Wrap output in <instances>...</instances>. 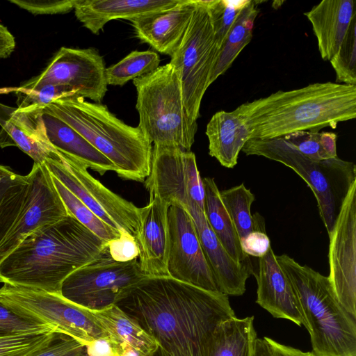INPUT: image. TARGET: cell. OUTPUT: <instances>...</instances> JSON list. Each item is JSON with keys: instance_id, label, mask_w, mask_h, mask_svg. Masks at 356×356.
Wrapping results in <instances>:
<instances>
[{"instance_id": "obj_28", "label": "cell", "mask_w": 356, "mask_h": 356, "mask_svg": "<svg viewBox=\"0 0 356 356\" xmlns=\"http://www.w3.org/2000/svg\"><path fill=\"white\" fill-rule=\"evenodd\" d=\"M204 188V213L207 221L229 256L237 263L250 262L241 246L234 223L220 198L213 178L202 179Z\"/></svg>"}, {"instance_id": "obj_10", "label": "cell", "mask_w": 356, "mask_h": 356, "mask_svg": "<svg viewBox=\"0 0 356 356\" xmlns=\"http://www.w3.org/2000/svg\"><path fill=\"white\" fill-rule=\"evenodd\" d=\"M145 275L138 258L129 261L112 259L108 251L70 274L61 286V296L92 312L109 308Z\"/></svg>"}, {"instance_id": "obj_35", "label": "cell", "mask_w": 356, "mask_h": 356, "mask_svg": "<svg viewBox=\"0 0 356 356\" xmlns=\"http://www.w3.org/2000/svg\"><path fill=\"white\" fill-rule=\"evenodd\" d=\"M330 61L336 73V83L356 86V17Z\"/></svg>"}, {"instance_id": "obj_43", "label": "cell", "mask_w": 356, "mask_h": 356, "mask_svg": "<svg viewBox=\"0 0 356 356\" xmlns=\"http://www.w3.org/2000/svg\"><path fill=\"white\" fill-rule=\"evenodd\" d=\"M243 252L248 256L261 257L270 247V240L265 232L255 231L240 241Z\"/></svg>"}, {"instance_id": "obj_17", "label": "cell", "mask_w": 356, "mask_h": 356, "mask_svg": "<svg viewBox=\"0 0 356 356\" xmlns=\"http://www.w3.org/2000/svg\"><path fill=\"white\" fill-rule=\"evenodd\" d=\"M182 206L191 216L206 259L219 292L227 296H241L246 281L254 273L251 262L237 263L228 254L209 227L204 211L193 202Z\"/></svg>"}, {"instance_id": "obj_13", "label": "cell", "mask_w": 356, "mask_h": 356, "mask_svg": "<svg viewBox=\"0 0 356 356\" xmlns=\"http://www.w3.org/2000/svg\"><path fill=\"white\" fill-rule=\"evenodd\" d=\"M328 236L329 282L338 301L356 318V181L350 186Z\"/></svg>"}, {"instance_id": "obj_12", "label": "cell", "mask_w": 356, "mask_h": 356, "mask_svg": "<svg viewBox=\"0 0 356 356\" xmlns=\"http://www.w3.org/2000/svg\"><path fill=\"white\" fill-rule=\"evenodd\" d=\"M145 186L149 197H158L168 206L193 202L204 211V184L191 151L154 145Z\"/></svg>"}, {"instance_id": "obj_5", "label": "cell", "mask_w": 356, "mask_h": 356, "mask_svg": "<svg viewBox=\"0 0 356 356\" xmlns=\"http://www.w3.org/2000/svg\"><path fill=\"white\" fill-rule=\"evenodd\" d=\"M276 259L294 289L313 356H356V318L338 301L328 277L287 254Z\"/></svg>"}, {"instance_id": "obj_40", "label": "cell", "mask_w": 356, "mask_h": 356, "mask_svg": "<svg viewBox=\"0 0 356 356\" xmlns=\"http://www.w3.org/2000/svg\"><path fill=\"white\" fill-rule=\"evenodd\" d=\"M54 332L0 337V356H26L44 344Z\"/></svg>"}, {"instance_id": "obj_14", "label": "cell", "mask_w": 356, "mask_h": 356, "mask_svg": "<svg viewBox=\"0 0 356 356\" xmlns=\"http://www.w3.org/2000/svg\"><path fill=\"white\" fill-rule=\"evenodd\" d=\"M103 57L94 48L61 47L45 68L19 87L34 88L46 84L68 86L77 95L100 103L107 91Z\"/></svg>"}, {"instance_id": "obj_39", "label": "cell", "mask_w": 356, "mask_h": 356, "mask_svg": "<svg viewBox=\"0 0 356 356\" xmlns=\"http://www.w3.org/2000/svg\"><path fill=\"white\" fill-rule=\"evenodd\" d=\"M26 356H89L87 346L65 333L54 331L42 346Z\"/></svg>"}, {"instance_id": "obj_24", "label": "cell", "mask_w": 356, "mask_h": 356, "mask_svg": "<svg viewBox=\"0 0 356 356\" xmlns=\"http://www.w3.org/2000/svg\"><path fill=\"white\" fill-rule=\"evenodd\" d=\"M50 143L59 152L87 168L104 175L116 171L114 164L72 127L54 115L36 107Z\"/></svg>"}, {"instance_id": "obj_25", "label": "cell", "mask_w": 356, "mask_h": 356, "mask_svg": "<svg viewBox=\"0 0 356 356\" xmlns=\"http://www.w3.org/2000/svg\"><path fill=\"white\" fill-rule=\"evenodd\" d=\"M95 313L119 356H153L158 349L157 341L118 306Z\"/></svg>"}, {"instance_id": "obj_23", "label": "cell", "mask_w": 356, "mask_h": 356, "mask_svg": "<svg viewBox=\"0 0 356 356\" xmlns=\"http://www.w3.org/2000/svg\"><path fill=\"white\" fill-rule=\"evenodd\" d=\"M304 15L312 26L322 59L330 60L356 17L355 1L323 0Z\"/></svg>"}, {"instance_id": "obj_16", "label": "cell", "mask_w": 356, "mask_h": 356, "mask_svg": "<svg viewBox=\"0 0 356 356\" xmlns=\"http://www.w3.org/2000/svg\"><path fill=\"white\" fill-rule=\"evenodd\" d=\"M29 174L31 180L30 203L18 224L0 247V260L13 250L24 236L52 225L69 214L47 165L33 163Z\"/></svg>"}, {"instance_id": "obj_47", "label": "cell", "mask_w": 356, "mask_h": 356, "mask_svg": "<svg viewBox=\"0 0 356 356\" xmlns=\"http://www.w3.org/2000/svg\"><path fill=\"white\" fill-rule=\"evenodd\" d=\"M253 356H271L269 347L264 338H257Z\"/></svg>"}, {"instance_id": "obj_37", "label": "cell", "mask_w": 356, "mask_h": 356, "mask_svg": "<svg viewBox=\"0 0 356 356\" xmlns=\"http://www.w3.org/2000/svg\"><path fill=\"white\" fill-rule=\"evenodd\" d=\"M248 0L207 1V9L213 26L215 41L220 49L238 15Z\"/></svg>"}, {"instance_id": "obj_32", "label": "cell", "mask_w": 356, "mask_h": 356, "mask_svg": "<svg viewBox=\"0 0 356 356\" xmlns=\"http://www.w3.org/2000/svg\"><path fill=\"white\" fill-rule=\"evenodd\" d=\"M160 57L154 51H133L106 68L107 85L122 86L130 80L149 74L159 67Z\"/></svg>"}, {"instance_id": "obj_19", "label": "cell", "mask_w": 356, "mask_h": 356, "mask_svg": "<svg viewBox=\"0 0 356 356\" xmlns=\"http://www.w3.org/2000/svg\"><path fill=\"white\" fill-rule=\"evenodd\" d=\"M253 275L257 283L256 302L274 318L305 325L294 289L281 267L271 246L259 258L258 269Z\"/></svg>"}, {"instance_id": "obj_21", "label": "cell", "mask_w": 356, "mask_h": 356, "mask_svg": "<svg viewBox=\"0 0 356 356\" xmlns=\"http://www.w3.org/2000/svg\"><path fill=\"white\" fill-rule=\"evenodd\" d=\"M196 0H181L175 6L131 22L136 36L156 51L171 56L189 26Z\"/></svg>"}, {"instance_id": "obj_18", "label": "cell", "mask_w": 356, "mask_h": 356, "mask_svg": "<svg viewBox=\"0 0 356 356\" xmlns=\"http://www.w3.org/2000/svg\"><path fill=\"white\" fill-rule=\"evenodd\" d=\"M9 146L17 147L37 164H44L58 152L45 134L38 108L0 103V147Z\"/></svg>"}, {"instance_id": "obj_4", "label": "cell", "mask_w": 356, "mask_h": 356, "mask_svg": "<svg viewBox=\"0 0 356 356\" xmlns=\"http://www.w3.org/2000/svg\"><path fill=\"white\" fill-rule=\"evenodd\" d=\"M67 123L115 166L122 179L144 181L149 174L152 143L101 104L74 95L40 107Z\"/></svg>"}, {"instance_id": "obj_46", "label": "cell", "mask_w": 356, "mask_h": 356, "mask_svg": "<svg viewBox=\"0 0 356 356\" xmlns=\"http://www.w3.org/2000/svg\"><path fill=\"white\" fill-rule=\"evenodd\" d=\"M14 36L6 26L0 22V58L9 57L15 48Z\"/></svg>"}, {"instance_id": "obj_22", "label": "cell", "mask_w": 356, "mask_h": 356, "mask_svg": "<svg viewBox=\"0 0 356 356\" xmlns=\"http://www.w3.org/2000/svg\"><path fill=\"white\" fill-rule=\"evenodd\" d=\"M181 0H76L74 14L83 26L99 34L105 24L117 19H134L171 8Z\"/></svg>"}, {"instance_id": "obj_1", "label": "cell", "mask_w": 356, "mask_h": 356, "mask_svg": "<svg viewBox=\"0 0 356 356\" xmlns=\"http://www.w3.org/2000/svg\"><path fill=\"white\" fill-rule=\"evenodd\" d=\"M115 305L172 356H208L216 327L236 316L228 296L170 276H144Z\"/></svg>"}, {"instance_id": "obj_38", "label": "cell", "mask_w": 356, "mask_h": 356, "mask_svg": "<svg viewBox=\"0 0 356 356\" xmlns=\"http://www.w3.org/2000/svg\"><path fill=\"white\" fill-rule=\"evenodd\" d=\"M57 331L44 323L21 316L0 302V337Z\"/></svg>"}, {"instance_id": "obj_31", "label": "cell", "mask_w": 356, "mask_h": 356, "mask_svg": "<svg viewBox=\"0 0 356 356\" xmlns=\"http://www.w3.org/2000/svg\"><path fill=\"white\" fill-rule=\"evenodd\" d=\"M220 198L236 230L240 241L255 231L265 232L258 222L257 215L251 213L254 195L242 183L220 191Z\"/></svg>"}, {"instance_id": "obj_41", "label": "cell", "mask_w": 356, "mask_h": 356, "mask_svg": "<svg viewBox=\"0 0 356 356\" xmlns=\"http://www.w3.org/2000/svg\"><path fill=\"white\" fill-rule=\"evenodd\" d=\"M9 2L37 15L69 13L74 9L76 0H9Z\"/></svg>"}, {"instance_id": "obj_9", "label": "cell", "mask_w": 356, "mask_h": 356, "mask_svg": "<svg viewBox=\"0 0 356 356\" xmlns=\"http://www.w3.org/2000/svg\"><path fill=\"white\" fill-rule=\"evenodd\" d=\"M0 302L15 313L49 325L86 346L108 335L94 312L60 294L3 284Z\"/></svg>"}, {"instance_id": "obj_36", "label": "cell", "mask_w": 356, "mask_h": 356, "mask_svg": "<svg viewBox=\"0 0 356 356\" xmlns=\"http://www.w3.org/2000/svg\"><path fill=\"white\" fill-rule=\"evenodd\" d=\"M15 92L18 109L42 107L58 99L77 95V91L70 86L52 83L30 89L18 87Z\"/></svg>"}, {"instance_id": "obj_7", "label": "cell", "mask_w": 356, "mask_h": 356, "mask_svg": "<svg viewBox=\"0 0 356 356\" xmlns=\"http://www.w3.org/2000/svg\"><path fill=\"white\" fill-rule=\"evenodd\" d=\"M281 163L292 169L307 184L315 195L321 218L328 235L331 233L341 204L356 181L355 165L338 157L312 161L283 138L250 139L242 150Z\"/></svg>"}, {"instance_id": "obj_30", "label": "cell", "mask_w": 356, "mask_h": 356, "mask_svg": "<svg viewBox=\"0 0 356 356\" xmlns=\"http://www.w3.org/2000/svg\"><path fill=\"white\" fill-rule=\"evenodd\" d=\"M259 1L248 0L238 15L222 42L209 79V86L232 65L241 51L251 41L254 21L259 13Z\"/></svg>"}, {"instance_id": "obj_48", "label": "cell", "mask_w": 356, "mask_h": 356, "mask_svg": "<svg viewBox=\"0 0 356 356\" xmlns=\"http://www.w3.org/2000/svg\"><path fill=\"white\" fill-rule=\"evenodd\" d=\"M153 356H172L169 353L165 351L161 347L159 346L158 349L153 355Z\"/></svg>"}, {"instance_id": "obj_45", "label": "cell", "mask_w": 356, "mask_h": 356, "mask_svg": "<svg viewBox=\"0 0 356 356\" xmlns=\"http://www.w3.org/2000/svg\"><path fill=\"white\" fill-rule=\"evenodd\" d=\"M89 356H119L108 337L98 339L87 346Z\"/></svg>"}, {"instance_id": "obj_3", "label": "cell", "mask_w": 356, "mask_h": 356, "mask_svg": "<svg viewBox=\"0 0 356 356\" xmlns=\"http://www.w3.org/2000/svg\"><path fill=\"white\" fill-rule=\"evenodd\" d=\"M250 139H274L301 131L336 129L356 118V86L327 81L310 83L247 102L232 111Z\"/></svg>"}, {"instance_id": "obj_6", "label": "cell", "mask_w": 356, "mask_h": 356, "mask_svg": "<svg viewBox=\"0 0 356 356\" xmlns=\"http://www.w3.org/2000/svg\"><path fill=\"white\" fill-rule=\"evenodd\" d=\"M136 89L138 127L154 145L191 151L197 122L188 115L181 87L172 65L167 63L133 80Z\"/></svg>"}, {"instance_id": "obj_11", "label": "cell", "mask_w": 356, "mask_h": 356, "mask_svg": "<svg viewBox=\"0 0 356 356\" xmlns=\"http://www.w3.org/2000/svg\"><path fill=\"white\" fill-rule=\"evenodd\" d=\"M44 164L53 176L102 221L136 241L140 225L139 207L112 192L94 178L86 167L59 151Z\"/></svg>"}, {"instance_id": "obj_44", "label": "cell", "mask_w": 356, "mask_h": 356, "mask_svg": "<svg viewBox=\"0 0 356 356\" xmlns=\"http://www.w3.org/2000/svg\"><path fill=\"white\" fill-rule=\"evenodd\" d=\"M271 356H313L312 352H304L300 349L282 344L274 339L265 337Z\"/></svg>"}, {"instance_id": "obj_27", "label": "cell", "mask_w": 356, "mask_h": 356, "mask_svg": "<svg viewBox=\"0 0 356 356\" xmlns=\"http://www.w3.org/2000/svg\"><path fill=\"white\" fill-rule=\"evenodd\" d=\"M31 193L29 174L22 175L0 164V247L26 212Z\"/></svg>"}, {"instance_id": "obj_8", "label": "cell", "mask_w": 356, "mask_h": 356, "mask_svg": "<svg viewBox=\"0 0 356 356\" xmlns=\"http://www.w3.org/2000/svg\"><path fill=\"white\" fill-rule=\"evenodd\" d=\"M218 51L207 1L196 0L189 26L169 63L179 79L185 110L194 121L200 116L201 102Z\"/></svg>"}, {"instance_id": "obj_29", "label": "cell", "mask_w": 356, "mask_h": 356, "mask_svg": "<svg viewBox=\"0 0 356 356\" xmlns=\"http://www.w3.org/2000/svg\"><path fill=\"white\" fill-rule=\"evenodd\" d=\"M257 338L253 316L227 318L214 329L208 356H253Z\"/></svg>"}, {"instance_id": "obj_42", "label": "cell", "mask_w": 356, "mask_h": 356, "mask_svg": "<svg viewBox=\"0 0 356 356\" xmlns=\"http://www.w3.org/2000/svg\"><path fill=\"white\" fill-rule=\"evenodd\" d=\"M110 257L118 261H129L138 258V247L136 239L126 232H121L120 236L108 243Z\"/></svg>"}, {"instance_id": "obj_15", "label": "cell", "mask_w": 356, "mask_h": 356, "mask_svg": "<svg viewBox=\"0 0 356 356\" xmlns=\"http://www.w3.org/2000/svg\"><path fill=\"white\" fill-rule=\"evenodd\" d=\"M168 225V276L207 291H219L190 213L179 204L169 206Z\"/></svg>"}, {"instance_id": "obj_20", "label": "cell", "mask_w": 356, "mask_h": 356, "mask_svg": "<svg viewBox=\"0 0 356 356\" xmlns=\"http://www.w3.org/2000/svg\"><path fill=\"white\" fill-rule=\"evenodd\" d=\"M168 207L161 199L149 197V203L140 208V225L136 243L139 264L147 276H168Z\"/></svg>"}, {"instance_id": "obj_33", "label": "cell", "mask_w": 356, "mask_h": 356, "mask_svg": "<svg viewBox=\"0 0 356 356\" xmlns=\"http://www.w3.org/2000/svg\"><path fill=\"white\" fill-rule=\"evenodd\" d=\"M51 177L70 215L107 243L120 236L121 232L102 221L58 179L52 175Z\"/></svg>"}, {"instance_id": "obj_2", "label": "cell", "mask_w": 356, "mask_h": 356, "mask_svg": "<svg viewBox=\"0 0 356 356\" xmlns=\"http://www.w3.org/2000/svg\"><path fill=\"white\" fill-rule=\"evenodd\" d=\"M108 251V243L72 216L23 237L0 260V282L60 294L64 280Z\"/></svg>"}, {"instance_id": "obj_26", "label": "cell", "mask_w": 356, "mask_h": 356, "mask_svg": "<svg viewBox=\"0 0 356 356\" xmlns=\"http://www.w3.org/2000/svg\"><path fill=\"white\" fill-rule=\"evenodd\" d=\"M209 153L224 167L233 168L239 152L250 139V132L243 121L232 111L216 113L207 124Z\"/></svg>"}, {"instance_id": "obj_34", "label": "cell", "mask_w": 356, "mask_h": 356, "mask_svg": "<svg viewBox=\"0 0 356 356\" xmlns=\"http://www.w3.org/2000/svg\"><path fill=\"white\" fill-rule=\"evenodd\" d=\"M283 138L312 161H320L337 157V135L334 132L301 131L288 134Z\"/></svg>"}]
</instances>
